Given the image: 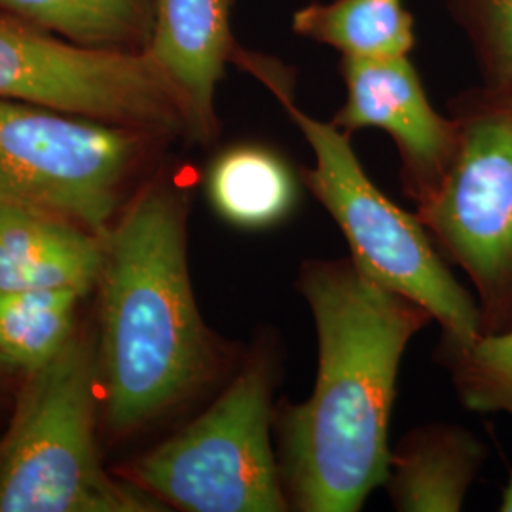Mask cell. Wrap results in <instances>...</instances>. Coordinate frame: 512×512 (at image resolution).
Here are the masks:
<instances>
[{
  "mask_svg": "<svg viewBox=\"0 0 512 512\" xmlns=\"http://www.w3.org/2000/svg\"><path fill=\"white\" fill-rule=\"evenodd\" d=\"M499 511L512 512V475L509 476V482L505 484V488H503V492H501Z\"/></svg>",
  "mask_w": 512,
  "mask_h": 512,
  "instance_id": "cell-19",
  "label": "cell"
},
{
  "mask_svg": "<svg viewBox=\"0 0 512 512\" xmlns=\"http://www.w3.org/2000/svg\"><path fill=\"white\" fill-rule=\"evenodd\" d=\"M0 99L143 129L165 141L188 137L179 95L145 52L78 46L6 12Z\"/></svg>",
  "mask_w": 512,
  "mask_h": 512,
  "instance_id": "cell-8",
  "label": "cell"
},
{
  "mask_svg": "<svg viewBox=\"0 0 512 512\" xmlns=\"http://www.w3.org/2000/svg\"><path fill=\"white\" fill-rule=\"evenodd\" d=\"M279 340H256L198 416L129 461L122 476L169 511L287 512L275 458Z\"/></svg>",
  "mask_w": 512,
  "mask_h": 512,
  "instance_id": "cell-5",
  "label": "cell"
},
{
  "mask_svg": "<svg viewBox=\"0 0 512 512\" xmlns=\"http://www.w3.org/2000/svg\"><path fill=\"white\" fill-rule=\"evenodd\" d=\"M440 353L467 410L512 418V327L467 346L442 344Z\"/></svg>",
  "mask_w": 512,
  "mask_h": 512,
  "instance_id": "cell-17",
  "label": "cell"
},
{
  "mask_svg": "<svg viewBox=\"0 0 512 512\" xmlns=\"http://www.w3.org/2000/svg\"><path fill=\"white\" fill-rule=\"evenodd\" d=\"M458 148L416 207L448 264L473 283L482 334L512 327V88L484 84L450 105Z\"/></svg>",
  "mask_w": 512,
  "mask_h": 512,
  "instance_id": "cell-6",
  "label": "cell"
},
{
  "mask_svg": "<svg viewBox=\"0 0 512 512\" xmlns=\"http://www.w3.org/2000/svg\"><path fill=\"white\" fill-rule=\"evenodd\" d=\"M232 63L274 95L308 141L315 164L300 169V181L338 224L351 256L429 311L444 332L442 344L467 346L482 336L475 296L454 277L420 217L391 202L370 181L351 135L296 105L293 78L279 61L238 46Z\"/></svg>",
  "mask_w": 512,
  "mask_h": 512,
  "instance_id": "cell-3",
  "label": "cell"
},
{
  "mask_svg": "<svg viewBox=\"0 0 512 512\" xmlns=\"http://www.w3.org/2000/svg\"><path fill=\"white\" fill-rule=\"evenodd\" d=\"M188 194L150 179L107 232L97 376L109 429L143 433L230 380L238 353L203 321L188 270Z\"/></svg>",
  "mask_w": 512,
  "mask_h": 512,
  "instance_id": "cell-2",
  "label": "cell"
},
{
  "mask_svg": "<svg viewBox=\"0 0 512 512\" xmlns=\"http://www.w3.org/2000/svg\"><path fill=\"white\" fill-rule=\"evenodd\" d=\"M232 12L234 0H154L145 54L179 95L188 139L200 145L219 133L217 90L239 46Z\"/></svg>",
  "mask_w": 512,
  "mask_h": 512,
  "instance_id": "cell-10",
  "label": "cell"
},
{
  "mask_svg": "<svg viewBox=\"0 0 512 512\" xmlns=\"http://www.w3.org/2000/svg\"><path fill=\"white\" fill-rule=\"evenodd\" d=\"M99 403L95 338L74 332L19 391L0 440V512L169 511L128 478L105 471Z\"/></svg>",
  "mask_w": 512,
  "mask_h": 512,
  "instance_id": "cell-4",
  "label": "cell"
},
{
  "mask_svg": "<svg viewBox=\"0 0 512 512\" xmlns=\"http://www.w3.org/2000/svg\"><path fill=\"white\" fill-rule=\"evenodd\" d=\"M296 289L317 332L304 403L277 401L275 458L289 511L357 512L389 473V421L404 351L433 315L353 256L306 260Z\"/></svg>",
  "mask_w": 512,
  "mask_h": 512,
  "instance_id": "cell-1",
  "label": "cell"
},
{
  "mask_svg": "<svg viewBox=\"0 0 512 512\" xmlns=\"http://www.w3.org/2000/svg\"><path fill=\"white\" fill-rule=\"evenodd\" d=\"M291 29L342 59L406 57L416 46L414 16L403 0L311 2L294 12Z\"/></svg>",
  "mask_w": 512,
  "mask_h": 512,
  "instance_id": "cell-14",
  "label": "cell"
},
{
  "mask_svg": "<svg viewBox=\"0 0 512 512\" xmlns=\"http://www.w3.org/2000/svg\"><path fill=\"white\" fill-rule=\"evenodd\" d=\"M164 141L143 129L0 99V205L107 234L129 181Z\"/></svg>",
  "mask_w": 512,
  "mask_h": 512,
  "instance_id": "cell-7",
  "label": "cell"
},
{
  "mask_svg": "<svg viewBox=\"0 0 512 512\" xmlns=\"http://www.w3.org/2000/svg\"><path fill=\"white\" fill-rule=\"evenodd\" d=\"M107 234L44 211L0 205V293H90L105 266Z\"/></svg>",
  "mask_w": 512,
  "mask_h": 512,
  "instance_id": "cell-11",
  "label": "cell"
},
{
  "mask_svg": "<svg viewBox=\"0 0 512 512\" xmlns=\"http://www.w3.org/2000/svg\"><path fill=\"white\" fill-rule=\"evenodd\" d=\"M0 12L78 46L145 52L152 33L154 0H0Z\"/></svg>",
  "mask_w": 512,
  "mask_h": 512,
  "instance_id": "cell-15",
  "label": "cell"
},
{
  "mask_svg": "<svg viewBox=\"0 0 512 512\" xmlns=\"http://www.w3.org/2000/svg\"><path fill=\"white\" fill-rule=\"evenodd\" d=\"M298 177L281 152L245 141L220 150L211 160L205 192L220 219L241 230H266L293 213Z\"/></svg>",
  "mask_w": 512,
  "mask_h": 512,
  "instance_id": "cell-13",
  "label": "cell"
},
{
  "mask_svg": "<svg viewBox=\"0 0 512 512\" xmlns=\"http://www.w3.org/2000/svg\"><path fill=\"white\" fill-rule=\"evenodd\" d=\"M484 458V444L465 427L429 423L391 448L384 488L395 511L458 512Z\"/></svg>",
  "mask_w": 512,
  "mask_h": 512,
  "instance_id": "cell-12",
  "label": "cell"
},
{
  "mask_svg": "<svg viewBox=\"0 0 512 512\" xmlns=\"http://www.w3.org/2000/svg\"><path fill=\"white\" fill-rule=\"evenodd\" d=\"M484 84L512 88V0H452Z\"/></svg>",
  "mask_w": 512,
  "mask_h": 512,
  "instance_id": "cell-18",
  "label": "cell"
},
{
  "mask_svg": "<svg viewBox=\"0 0 512 512\" xmlns=\"http://www.w3.org/2000/svg\"><path fill=\"white\" fill-rule=\"evenodd\" d=\"M346 101L332 124L348 135L382 129L399 152L404 194L420 207L439 188L458 148V126L429 101L410 55L342 59Z\"/></svg>",
  "mask_w": 512,
  "mask_h": 512,
  "instance_id": "cell-9",
  "label": "cell"
},
{
  "mask_svg": "<svg viewBox=\"0 0 512 512\" xmlns=\"http://www.w3.org/2000/svg\"><path fill=\"white\" fill-rule=\"evenodd\" d=\"M82 298L73 289L0 293V365L29 374L50 363L76 332Z\"/></svg>",
  "mask_w": 512,
  "mask_h": 512,
  "instance_id": "cell-16",
  "label": "cell"
}]
</instances>
